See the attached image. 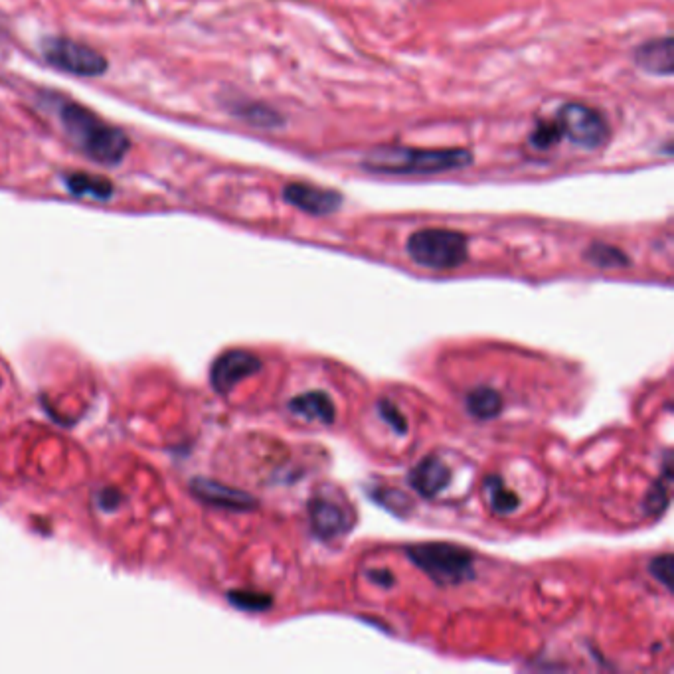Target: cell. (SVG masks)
Wrapping results in <instances>:
<instances>
[{
	"label": "cell",
	"instance_id": "cell-1",
	"mask_svg": "<svg viewBox=\"0 0 674 674\" xmlns=\"http://www.w3.org/2000/svg\"><path fill=\"white\" fill-rule=\"evenodd\" d=\"M473 163L469 149H412L382 145L372 149L362 167L376 174H439L459 170Z\"/></svg>",
	"mask_w": 674,
	"mask_h": 674
},
{
	"label": "cell",
	"instance_id": "cell-2",
	"mask_svg": "<svg viewBox=\"0 0 674 674\" xmlns=\"http://www.w3.org/2000/svg\"><path fill=\"white\" fill-rule=\"evenodd\" d=\"M62 121L85 155L101 165H117L129 151V139L123 131L105 125L99 117L76 103H68L62 109Z\"/></svg>",
	"mask_w": 674,
	"mask_h": 674
},
{
	"label": "cell",
	"instance_id": "cell-3",
	"mask_svg": "<svg viewBox=\"0 0 674 674\" xmlns=\"http://www.w3.org/2000/svg\"><path fill=\"white\" fill-rule=\"evenodd\" d=\"M412 564L437 586H459L475 578L473 554L449 542H422L406 548Z\"/></svg>",
	"mask_w": 674,
	"mask_h": 674
},
{
	"label": "cell",
	"instance_id": "cell-4",
	"mask_svg": "<svg viewBox=\"0 0 674 674\" xmlns=\"http://www.w3.org/2000/svg\"><path fill=\"white\" fill-rule=\"evenodd\" d=\"M406 252L422 267L447 271L461 267L469 259V242L461 232L427 228L408 238Z\"/></svg>",
	"mask_w": 674,
	"mask_h": 674
},
{
	"label": "cell",
	"instance_id": "cell-5",
	"mask_svg": "<svg viewBox=\"0 0 674 674\" xmlns=\"http://www.w3.org/2000/svg\"><path fill=\"white\" fill-rule=\"evenodd\" d=\"M556 121L560 123L562 135L570 139L576 147L586 151L605 147L611 137V129L605 117L584 103H566L558 111Z\"/></svg>",
	"mask_w": 674,
	"mask_h": 674
},
{
	"label": "cell",
	"instance_id": "cell-6",
	"mask_svg": "<svg viewBox=\"0 0 674 674\" xmlns=\"http://www.w3.org/2000/svg\"><path fill=\"white\" fill-rule=\"evenodd\" d=\"M44 58L58 70H64L74 76L93 78L101 76L107 70V60L93 48L68 40V38H48L42 44Z\"/></svg>",
	"mask_w": 674,
	"mask_h": 674
},
{
	"label": "cell",
	"instance_id": "cell-7",
	"mask_svg": "<svg viewBox=\"0 0 674 674\" xmlns=\"http://www.w3.org/2000/svg\"><path fill=\"white\" fill-rule=\"evenodd\" d=\"M261 370V360L248 350H228L210 368V384L218 394H230L240 382Z\"/></svg>",
	"mask_w": 674,
	"mask_h": 674
},
{
	"label": "cell",
	"instance_id": "cell-8",
	"mask_svg": "<svg viewBox=\"0 0 674 674\" xmlns=\"http://www.w3.org/2000/svg\"><path fill=\"white\" fill-rule=\"evenodd\" d=\"M283 198L291 206L311 216H329L342 206V196L337 190L321 188L307 182H291L283 188Z\"/></svg>",
	"mask_w": 674,
	"mask_h": 674
},
{
	"label": "cell",
	"instance_id": "cell-9",
	"mask_svg": "<svg viewBox=\"0 0 674 674\" xmlns=\"http://www.w3.org/2000/svg\"><path fill=\"white\" fill-rule=\"evenodd\" d=\"M190 491L196 499H200L206 505L218 506V508H226V510H252L257 506V501L253 499L252 495L240 491V489H232L226 487L218 481L212 479H204V477H196L190 481Z\"/></svg>",
	"mask_w": 674,
	"mask_h": 674
},
{
	"label": "cell",
	"instance_id": "cell-10",
	"mask_svg": "<svg viewBox=\"0 0 674 674\" xmlns=\"http://www.w3.org/2000/svg\"><path fill=\"white\" fill-rule=\"evenodd\" d=\"M309 522L315 536L321 540H333L346 534L354 520L342 506L327 501V499H313L309 503Z\"/></svg>",
	"mask_w": 674,
	"mask_h": 674
},
{
	"label": "cell",
	"instance_id": "cell-11",
	"mask_svg": "<svg viewBox=\"0 0 674 674\" xmlns=\"http://www.w3.org/2000/svg\"><path fill=\"white\" fill-rule=\"evenodd\" d=\"M449 481H451L449 467L443 463V459L435 455L423 457L408 475L410 487L423 499H435L437 495H441L447 489Z\"/></svg>",
	"mask_w": 674,
	"mask_h": 674
},
{
	"label": "cell",
	"instance_id": "cell-12",
	"mask_svg": "<svg viewBox=\"0 0 674 674\" xmlns=\"http://www.w3.org/2000/svg\"><path fill=\"white\" fill-rule=\"evenodd\" d=\"M635 64L653 76H673L674 40L673 36L655 38L641 44L635 50Z\"/></svg>",
	"mask_w": 674,
	"mask_h": 674
},
{
	"label": "cell",
	"instance_id": "cell-13",
	"mask_svg": "<svg viewBox=\"0 0 674 674\" xmlns=\"http://www.w3.org/2000/svg\"><path fill=\"white\" fill-rule=\"evenodd\" d=\"M287 410L307 422H319L323 425H331L337 418V410L331 396L321 390L295 396L293 400H289Z\"/></svg>",
	"mask_w": 674,
	"mask_h": 674
},
{
	"label": "cell",
	"instance_id": "cell-14",
	"mask_svg": "<svg viewBox=\"0 0 674 674\" xmlns=\"http://www.w3.org/2000/svg\"><path fill=\"white\" fill-rule=\"evenodd\" d=\"M467 412L477 420H493L503 412V398L497 390L479 386L465 398Z\"/></svg>",
	"mask_w": 674,
	"mask_h": 674
},
{
	"label": "cell",
	"instance_id": "cell-15",
	"mask_svg": "<svg viewBox=\"0 0 674 674\" xmlns=\"http://www.w3.org/2000/svg\"><path fill=\"white\" fill-rule=\"evenodd\" d=\"M66 184L74 196H91L97 200H107L113 194V184L107 178L84 172L72 174Z\"/></svg>",
	"mask_w": 674,
	"mask_h": 674
},
{
	"label": "cell",
	"instance_id": "cell-16",
	"mask_svg": "<svg viewBox=\"0 0 674 674\" xmlns=\"http://www.w3.org/2000/svg\"><path fill=\"white\" fill-rule=\"evenodd\" d=\"M586 261H590L591 265L599 267V269H623L631 265V259L625 252H621L615 246L609 244H601L595 242L591 244L590 248L584 253Z\"/></svg>",
	"mask_w": 674,
	"mask_h": 674
},
{
	"label": "cell",
	"instance_id": "cell-17",
	"mask_svg": "<svg viewBox=\"0 0 674 674\" xmlns=\"http://www.w3.org/2000/svg\"><path fill=\"white\" fill-rule=\"evenodd\" d=\"M485 489L489 491V505L497 514H510L520 505L518 495L506 489L503 479L497 475H491L485 479Z\"/></svg>",
	"mask_w": 674,
	"mask_h": 674
},
{
	"label": "cell",
	"instance_id": "cell-18",
	"mask_svg": "<svg viewBox=\"0 0 674 674\" xmlns=\"http://www.w3.org/2000/svg\"><path fill=\"white\" fill-rule=\"evenodd\" d=\"M228 601L242 609V611H250V613H263L273 605L271 595L267 593H259V591L236 590L228 593Z\"/></svg>",
	"mask_w": 674,
	"mask_h": 674
},
{
	"label": "cell",
	"instance_id": "cell-19",
	"mask_svg": "<svg viewBox=\"0 0 674 674\" xmlns=\"http://www.w3.org/2000/svg\"><path fill=\"white\" fill-rule=\"evenodd\" d=\"M564 139L562 135V129H560V123L558 121H544V123H538V127L534 129V133L530 135V143L534 149H550L554 147L556 143H560Z\"/></svg>",
	"mask_w": 674,
	"mask_h": 674
},
{
	"label": "cell",
	"instance_id": "cell-20",
	"mask_svg": "<svg viewBox=\"0 0 674 674\" xmlns=\"http://www.w3.org/2000/svg\"><path fill=\"white\" fill-rule=\"evenodd\" d=\"M649 572L657 582H661L667 590H673L674 560L673 554H663L651 560Z\"/></svg>",
	"mask_w": 674,
	"mask_h": 674
},
{
	"label": "cell",
	"instance_id": "cell-21",
	"mask_svg": "<svg viewBox=\"0 0 674 674\" xmlns=\"http://www.w3.org/2000/svg\"><path fill=\"white\" fill-rule=\"evenodd\" d=\"M669 506V491L663 481H657L645 499V510L653 516H661Z\"/></svg>",
	"mask_w": 674,
	"mask_h": 674
},
{
	"label": "cell",
	"instance_id": "cell-22",
	"mask_svg": "<svg viewBox=\"0 0 674 674\" xmlns=\"http://www.w3.org/2000/svg\"><path fill=\"white\" fill-rule=\"evenodd\" d=\"M378 412H380V416L384 418V422L390 423V425L394 427L396 433H400V435L408 433V422H406V418L398 412V408H396L392 402L382 400V402L378 404Z\"/></svg>",
	"mask_w": 674,
	"mask_h": 674
},
{
	"label": "cell",
	"instance_id": "cell-23",
	"mask_svg": "<svg viewBox=\"0 0 674 674\" xmlns=\"http://www.w3.org/2000/svg\"><path fill=\"white\" fill-rule=\"evenodd\" d=\"M97 505L107 512H113L123 505V495L117 489H103L97 495Z\"/></svg>",
	"mask_w": 674,
	"mask_h": 674
},
{
	"label": "cell",
	"instance_id": "cell-24",
	"mask_svg": "<svg viewBox=\"0 0 674 674\" xmlns=\"http://www.w3.org/2000/svg\"><path fill=\"white\" fill-rule=\"evenodd\" d=\"M368 578H370L374 584L382 586V588L394 586V576H392V572H388V570H374V572H368Z\"/></svg>",
	"mask_w": 674,
	"mask_h": 674
}]
</instances>
